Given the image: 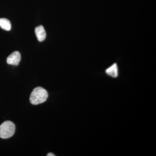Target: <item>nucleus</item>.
<instances>
[{"mask_svg": "<svg viewBox=\"0 0 156 156\" xmlns=\"http://www.w3.org/2000/svg\"><path fill=\"white\" fill-rule=\"evenodd\" d=\"M21 59L20 53L18 51H15L10 54L7 58V62L9 65L17 66Z\"/></svg>", "mask_w": 156, "mask_h": 156, "instance_id": "4", "label": "nucleus"}, {"mask_svg": "<svg viewBox=\"0 0 156 156\" xmlns=\"http://www.w3.org/2000/svg\"><path fill=\"white\" fill-rule=\"evenodd\" d=\"M48 156H55V155H54V154L53 153H50L48 154V155H47Z\"/></svg>", "mask_w": 156, "mask_h": 156, "instance_id": "7", "label": "nucleus"}, {"mask_svg": "<svg viewBox=\"0 0 156 156\" xmlns=\"http://www.w3.org/2000/svg\"><path fill=\"white\" fill-rule=\"evenodd\" d=\"M35 32L39 41H43L46 38V33L43 26L37 27L35 30Z\"/></svg>", "mask_w": 156, "mask_h": 156, "instance_id": "5", "label": "nucleus"}, {"mask_svg": "<svg viewBox=\"0 0 156 156\" xmlns=\"http://www.w3.org/2000/svg\"><path fill=\"white\" fill-rule=\"evenodd\" d=\"M15 131V125L11 121H6L0 126V137L7 139L13 136Z\"/></svg>", "mask_w": 156, "mask_h": 156, "instance_id": "2", "label": "nucleus"}, {"mask_svg": "<svg viewBox=\"0 0 156 156\" xmlns=\"http://www.w3.org/2000/svg\"><path fill=\"white\" fill-rule=\"evenodd\" d=\"M0 27L5 30H11V24L10 20L6 18H0Z\"/></svg>", "mask_w": 156, "mask_h": 156, "instance_id": "6", "label": "nucleus"}, {"mask_svg": "<svg viewBox=\"0 0 156 156\" xmlns=\"http://www.w3.org/2000/svg\"><path fill=\"white\" fill-rule=\"evenodd\" d=\"M48 96V92L44 89L41 87H37L31 93L30 101L32 104L37 105L46 101Z\"/></svg>", "mask_w": 156, "mask_h": 156, "instance_id": "1", "label": "nucleus"}, {"mask_svg": "<svg viewBox=\"0 0 156 156\" xmlns=\"http://www.w3.org/2000/svg\"><path fill=\"white\" fill-rule=\"evenodd\" d=\"M107 75L112 78H117L119 76V68L117 62H115L105 70Z\"/></svg>", "mask_w": 156, "mask_h": 156, "instance_id": "3", "label": "nucleus"}]
</instances>
